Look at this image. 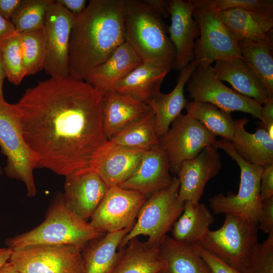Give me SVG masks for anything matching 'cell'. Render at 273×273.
<instances>
[{
    "label": "cell",
    "instance_id": "cell-44",
    "mask_svg": "<svg viewBox=\"0 0 273 273\" xmlns=\"http://www.w3.org/2000/svg\"><path fill=\"white\" fill-rule=\"evenodd\" d=\"M23 0H0V16L11 20Z\"/></svg>",
    "mask_w": 273,
    "mask_h": 273
},
{
    "label": "cell",
    "instance_id": "cell-25",
    "mask_svg": "<svg viewBox=\"0 0 273 273\" xmlns=\"http://www.w3.org/2000/svg\"><path fill=\"white\" fill-rule=\"evenodd\" d=\"M146 151L109 144L107 152L95 171L109 188L119 185L135 172Z\"/></svg>",
    "mask_w": 273,
    "mask_h": 273
},
{
    "label": "cell",
    "instance_id": "cell-21",
    "mask_svg": "<svg viewBox=\"0 0 273 273\" xmlns=\"http://www.w3.org/2000/svg\"><path fill=\"white\" fill-rule=\"evenodd\" d=\"M151 110L144 102L114 90L104 93L103 128L108 140Z\"/></svg>",
    "mask_w": 273,
    "mask_h": 273
},
{
    "label": "cell",
    "instance_id": "cell-11",
    "mask_svg": "<svg viewBox=\"0 0 273 273\" xmlns=\"http://www.w3.org/2000/svg\"><path fill=\"white\" fill-rule=\"evenodd\" d=\"M169 163L170 172L176 175L182 163L213 145L216 136L188 114H180L168 131L159 139Z\"/></svg>",
    "mask_w": 273,
    "mask_h": 273
},
{
    "label": "cell",
    "instance_id": "cell-34",
    "mask_svg": "<svg viewBox=\"0 0 273 273\" xmlns=\"http://www.w3.org/2000/svg\"><path fill=\"white\" fill-rule=\"evenodd\" d=\"M240 55L261 82L270 96H273L272 50L253 41H238Z\"/></svg>",
    "mask_w": 273,
    "mask_h": 273
},
{
    "label": "cell",
    "instance_id": "cell-31",
    "mask_svg": "<svg viewBox=\"0 0 273 273\" xmlns=\"http://www.w3.org/2000/svg\"><path fill=\"white\" fill-rule=\"evenodd\" d=\"M114 146L148 150L159 143L155 117L151 109L108 141Z\"/></svg>",
    "mask_w": 273,
    "mask_h": 273
},
{
    "label": "cell",
    "instance_id": "cell-12",
    "mask_svg": "<svg viewBox=\"0 0 273 273\" xmlns=\"http://www.w3.org/2000/svg\"><path fill=\"white\" fill-rule=\"evenodd\" d=\"M193 17L200 30L194 50L197 66L210 65L214 61L242 58L238 41L212 11L195 8Z\"/></svg>",
    "mask_w": 273,
    "mask_h": 273
},
{
    "label": "cell",
    "instance_id": "cell-41",
    "mask_svg": "<svg viewBox=\"0 0 273 273\" xmlns=\"http://www.w3.org/2000/svg\"><path fill=\"white\" fill-rule=\"evenodd\" d=\"M262 200L273 197V163L264 168L260 184Z\"/></svg>",
    "mask_w": 273,
    "mask_h": 273
},
{
    "label": "cell",
    "instance_id": "cell-24",
    "mask_svg": "<svg viewBox=\"0 0 273 273\" xmlns=\"http://www.w3.org/2000/svg\"><path fill=\"white\" fill-rule=\"evenodd\" d=\"M133 224L88 243L82 251L84 273H112L121 255V243Z\"/></svg>",
    "mask_w": 273,
    "mask_h": 273
},
{
    "label": "cell",
    "instance_id": "cell-32",
    "mask_svg": "<svg viewBox=\"0 0 273 273\" xmlns=\"http://www.w3.org/2000/svg\"><path fill=\"white\" fill-rule=\"evenodd\" d=\"M196 8L212 11L240 9L250 12L267 33H272V0H192Z\"/></svg>",
    "mask_w": 273,
    "mask_h": 273
},
{
    "label": "cell",
    "instance_id": "cell-4",
    "mask_svg": "<svg viewBox=\"0 0 273 273\" xmlns=\"http://www.w3.org/2000/svg\"><path fill=\"white\" fill-rule=\"evenodd\" d=\"M105 234L69 210L65 205L63 195H59L52 203L44 220L39 225L7 239L6 244L12 250L39 245L84 247Z\"/></svg>",
    "mask_w": 273,
    "mask_h": 273
},
{
    "label": "cell",
    "instance_id": "cell-45",
    "mask_svg": "<svg viewBox=\"0 0 273 273\" xmlns=\"http://www.w3.org/2000/svg\"><path fill=\"white\" fill-rule=\"evenodd\" d=\"M56 2L75 15L82 13L86 7L85 0H56Z\"/></svg>",
    "mask_w": 273,
    "mask_h": 273
},
{
    "label": "cell",
    "instance_id": "cell-37",
    "mask_svg": "<svg viewBox=\"0 0 273 273\" xmlns=\"http://www.w3.org/2000/svg\"><path fill=\"white\" fill-rule=\"evenodd\" d=\"M0 53L7 78L11 83L19 85L26 76L19 33L7 36L1 42Z\"/></svg>",
    "mask_w": 273,
    "mask_h": 273
},
{
    "label": "cell",
    "instance_id": "cell-29",
    "mask_svg": "<svg viewBox=\"0 0 273 273\" xmlns=\"http://www.w3.org/2000/svg\"><path fill=\"white\" fill-rule=\"evenodd\" d=\"M212 12L237 41L256 42L273 50L272 33L265 32L250 12L240 9Z\"/></svg>",
    "mask_w": 273,
    "mask_h": 273
},
{
    "label": "cell",
    "instance_id": "cell-20",
    "mask_svg": "<svg viewBox=\"0 0 273 273\" xmlns=\"http://www.w3.org/2000/svg\"><path fill=\"white\" fill-rule=\"evenodd\" d=\"M196 67L197 63L193 60L179 71L177 84L171 92L163 94L160 92L145 103L155 115L156 132L159 139L168 131L185 108L188 102L185 97V86Z\"/></svg>",
    "mask_w": 273,
    "mask_h": 273
},
{
    "label": "cell",
    "instance_id": "cell-8",
    "mask_svg": "<svg viewBox=\"0 0 273 273\" xmlns=\"http://www.w3.org/2000/svg\"><path fill=\"white\" fill-rule=\"evenodd\" d=\"M0 148L6 157L4 169L6 175L23 182L27 196L35 197L33 171L37 168V160L24 139L15 104L7 102L0 103Z\"/></svg>",
    "mask_w": 273,
    "mask_h": 273
},
{
    "label": "cell",
    "instance_id": "cell-14",
    "mask_svg": "<svg viewBox=\"0 0 273 273\" xmlns=\"http://www.w3.org/2000/svg\"><path fill=\"white\" fill-rule=\"evenodd\" d=\"M75 15L53 1L48 7L44 31L47 56L44 70L50 77L69 76V47Z\"/></svg>",
    "mask_w": 273,
    "mask_h": 273
},
{
    "label": "cell",
    "instance_id": "cell-16",
    "mask_svg": "<svg viewBox=\"0 0 273 273\" xmlns=\"http://www.w3.org/2000/svg\"><path fill=\"white\" fill-rule=\"evenodd\" d=\"M195 7L192 0H171L168 27L169 38L175 50L172 68L180 71L194 60V50L200 33L198 23L193 17Z\"/></svg>",
    "mask_w": 273,
    "mask_h": 273
},
{
    "label": "cell",
    "instance_id": "cell-6",
    "mask_svg": "<svg viewBox=\"0 0 273 273\" xmlns=\"http://www.w3.org/2000/svg\"><path fill=\"white\" fill-rule=\"evenodd\" d=\"M179 188L178 178L174 175L168 187L147 199L119 249L123 248L130 240L142 235L148 237L145 243L150 247H160L183 211L185 202L178 200Z\"/></svg>",
    "mask_w": 273,
    "mask_h": 273
},
{
    "label": "cell",
    "instance_id": "cell-15",
    "mask_svg": "<svg viewBox=\"0 0 273 273\" xmlns=\"http://www.w3.org/2000/svg\"><path fill=\"white\" fill-rule=\"evenodd\" d=\"M221 167L220 154L213 145L205 148L194 158L184 161L176 175L179 182V201L199 203L207 183L218 174Z\"/></svg>",
    "mask_w": 273,
    "mask_h": 273
},
{
    "label": "cell",
    "instance_id": "cell-5",
    "mask_svg": "<svg viewBox=\"0 0 273 273\" xmlns=\"http://www.w3.org/2000/svg\"><path fill=\"white\" fill-rule=\"evenodd\" d=\"M225 215L222 225L216 230H209L199 245L241 273H245L258 251V225L239 216Z\"/></svg>",
    "mask_w": 273,
    "mask_h": 273
},
{
    "label": "cell",
    "instance_id": "cell-47",
    "mask_svg": "<svg viewBox=\"0 0 273 273\" xmlns=\"http://www.w3.org/2000/svg\"><path fill=\"white\" fill-rule=\"evenodd\" d=\"M6 77V73L4 67L0 53V103L7 102L4 97L3 89V82L5 78Z\"/></svg>",
    "mask_w": 273,
    "mask_h": 273
},
{
    "label": "cell",
    "instance_id": "cell-27",
    "mask_svg": "<svg viewBox=\"0 0 273 273\" xmlns=\"http://www.w3.org/2000/svg\"><path fill=\"white\" fill-rule=\"evenodd\" d=\"M214 222V217L204 203L185 201L183 211L171 229L172 238L180 243L199 245Z\"/></svg>",
    "mask_w": 273,
    "mask_h": 273
},
{
    "label": "cell",
    "instance_id": "cell-36",
    "mask_svg": "<svg viewBox=\"0 0 273 273\" xmlns=\"http://www.w3.org/2000/svg\"><path fill=\"white\" fill-rule=\"evenodd\" d=\"M54 0H23L11 21L18 33L44 27L48 6Z\"/></svg>",
    "mask_w": 273,
    "mask_h": 273
},
{
    "label": "cell",
    "instance_id": "cell-19",
    "mask_svg": "<svg viewBox=\"0 0 273 273\" xmlns=\"http://www.w3.org/2000/svg\"><path fill=\"white\" fill-rule=\"evenodd\" d=\"M142 61L125 41L83 79L100 92L113 90L115 86Z\"/></svg>",
    "mask_w": 273,
    "mask_h": 273
},
{
    "label": "cell",
    "instance_id": "cell-18",
    "mask_svg": "<svg viewBox=\"0 0 273 273\" xmlns=\"http://www.w3.org/2000/svg\"><path fill=\"white\" fill-rule=\"evenodd\" d=\"M173 177L167 154L159 143L145 152L135 172L118 186L137 191L148 199L168 187Z\"/></svg>",
    "mask_w": 273,
    "mask_h": 273
},
{
    "label": "cell",
    "instance_id": "cell-23",
    "mask_svg": "<svg viewBox=\"0 0 273 273\" xmlns=\"http://www.w3.org/2000/svg\"><path fill=\"white\" fill-rule=\"evenodd\" d=\"M213 69L219 80L229 82L236 92L260 105L272 97L242 58L216 61Z\"/></svg>",
    "mask_w": 273,
    "mask_h": 273
},
{
    "label": "cell",
    "instance_id": "cell-40",
    "mask_svg": "<svg viewBox=\"0 0 273 273\" xmlns=\"http://www.w3.org/2000/svg\"><path fill=\"white\" fill-rule=\"evenodd\" d=\"M258 229L268 235L273 232V197L262 200Z\"/></svg>",
    "mask_w": 273,
    "mask_h": 273
},
{
    "label": "cell",
    "instance_id": "cell-2",
    "mask_svg": "<svg viewBox=\"0 0 273 273\" xmlns=\"http://www.w3.org/2000/svg\"><path fill=\"white\" fill-rule=\"evenodd\" d=\"M125 41L123 0H90L75 15L69 47V75L83 80Z\"/></svg>",
    "mask_w": 273,
    "mask_h": 273
},
{
    "label": "cell",
    "instance_id": "cell-50",
    "mask_svg": "<svg viewBox=\"0 0 273 273\" xmlns=\"http://www.w3.org/2000/svg\"><path fill=\"white\" fill-rule=\"evenodd\" d=\"M3 172H4V170L1 167V166H0V176L3 174Z\"/></svg>",
    "mask_w": 273,
    "mask_h": 273
},
{
    "label": "cell",
    "instance_id": "cell-39",
    "mask_svg": "<svg viewBox=\"0 0 273 273\" xmlns=\"http://www.w3.org/2000/svg\"><path fill=\"white\" fill-rule=\"evenodd\" d=\"M194 247L208 265L211 273H241L201 245Z\"/></svg>",
    "mask_w": 273,
    "mask_h": 273
},
{
    "label": "cell",
    "instance_id": "cell-3",
    "mask_svg": "<svg viewBox=\"0 0 273 273\" xmlns=\"http://www.w3.org/2000/svg\"><path fill=\"white\" fill-rule=\"evenodd\" d=\"M124 38L142 62L171 69L175 50L162 19L143 1L123 0Z\"/></svg>",
    "mask_w": 273,
    "mask_h": 273
},
{
    "label": "cell",
    "instance_id": "cell-13",
    "mask_svg": "<svg viewBox=\"0 0 273 273\" xmlns=\"http://www.w3.org/2000/svg\"><path fill=\"white\" fill-rule=\"evenodd\" d=\"M146 200L137 191L118 185L109 187L89 222L105 233L123 230L135 223Z\"/></svg>",
    "mask_w": 273,
    "mask_h": 273
},
{
    "label": "cell",
    "instance_id": "cell-28",
    "mask_svg": "<svg viewBox=\"0 0 273 273\" xmlns=\"http://www.w3.org/2000/svg\"><path fill=\"white\" fill-rule=\"evenodd\" d=\"M170 70L142 62L118 82L113 90L146 103L160 92L162 82Z\"/></svg>",
    "mask_w": 273,
    "mask_h": 273
},
{
    "label": "cell",
    "instance_id": "cell-43",
    "mask_svg": "<svg viewBox=\"0 0 273 273\" xmlns=\"http://www.w3.org/2000/svg\"><path fill=\"white\" fill-rule=\"evenodd\" d=\"M151 9L162 19L170 17V1L143 0Z\"/></svg>",
    "mask_w": 273,
    "mask_h": 273
},
{
    "label": "cell",
    "instance_id": "cell-38",
    "mask_svg": "<svg viewBox=\"0 0 273 273\" xmlns=\"http://www.w3.org/2000/svg\"><path fill=\"white\" fill-rule=\"evenodd\" d=\"M245 273H273V232L260 243L256 257Z\"/></svg>",
    "mask_w": 273,
    "mask_h": 273
},
{
    "label": "cell",
    "instance_id": "cell-33",
    "mask_svg": "<svg viewBox=\"0 0 273 273\" xmlns=\"http://www.w3.org/2000/svg\"><path fill=\"white\" fill-rule=\"evenodd\" d=\"M185 109L187 113L200 122L215 136L231 141L235 130V120L231 114L208 103L188 102Z\"/></svg>",
    "mask_w": 273,
    "mask_h": 273
},
{
    "label": "cell",
    "instance_id": "cell-17",
    "mask_svg": "<svg viewBox=\"0 0 273 273\" xmlns=\"http://www.w3.org/2000/svg\"><path fill=\"white\" fill-rule=\"evenodd\" d=\"M108 188L95 170L69 174L65 176L64 186L65 205L73 213L87 221Z\"/></svg>",
    "mask_w": 273,
    "mask_h": 273
},
{
    "label": "cell",
    "instance_id": "cell-9",
    "mask_svg": "<svg viewBox=\"0 0 273 273\" xmlns=\"http://www.w3.org/2000/svg\"><path fill=\"white\" fill-rule=\"evenodd\" d=\"M84 247L29 246L13 250L9 261L22 273H84L82 257Z\"/></svg>",
    "mask_w": 273,
    "mask_h": 273
},
{
    "label": "cell",
    "instance_id": "cell-22",
    "mask_svg": "<svg viewBox=\"0 0 273 273\" xmlns=\"http://www.w3.org/2000/svg\"><path fill=\"white\" fill-rule=\"evenodd\" d=\"M249 121L245 117L235 120V133L230 142L243 160L265 168L273 163V139L262 126L254 133L247 131L245 126Z\"/></svg>",
    "mask_w": 273,
    "mask_h": 273
},
{
    "label": "cell",
    "instance_id": "cell-7",
    "mask_svg": "<svg viewBox=\"0 0 273 273\" xmlns=\"http://www.w3.org/2000/svg\"><path fill=\"white\" fill-rule=\"evenodd\" d=\"M214 146L223 150L236 162L240 169V183L237 194L218 193L209 199V205L215 214H233L253 223H258L262 199L260 184L264 168L251 164L241 158L230 141L217 140Z\"/></svg>",
    "mask_w": 273,
    "mask_h": 273
},
{
    "label": "cell",
    "instance_id": "cell-49",
    "mask_svg": "<svg viewBox=\"0 0 273 273\" xmlns=\"http://www.w3.org/2000/svg\"><path fill=\"white\" fill-rule=\"evenodd\" d=\"M0 273H22L10 261L6 262L0 267Z\"/></svg>",
    "mask_w": 273,
    "mask_h": 273
},
{
    "label": "cell",
    "instance_id": "cell-46",
    "mask_svg": "<svg viewBox=\"0 0 273 273\" xmlns=\"http://www.w3.org/2000/svg\"><path fill=\"white\" fill-rule=\"evenodd\" d=\"M17 32L11 20L0 16V43L7 36Z\"/></svg>",
    "mask_w": 273,
    "mask_h": 273
},
{
    "label": "cell",
    "instance_id": "cell-30",
    "mask_svg": "<svg viewBox=\"0 0 273 273\" xmlns=\"http://www.w3.org/2000/svg\"><path fill=\"white\" fill-rule=\"evenodd\" d=\"M160 250L166 262L164 273H211L193 246L166 236Z\"/></svg>",
    "mask_w": 273,
    "mask_h": 273
},
{
    "label": "cell",
    "instance_id": "cell-26",
    "mask_svg": "<svg viewBox=\"0 0 273 273\" xmlns=\"http://www.w3.org/2000/svg\"><path fill=\"white\" fill-rule=\"evenodd\" d=\"M112 273H160L166 262L160 247H150L137 238L128 241Z\"/></svg>",
    "mask_w": 273,
    "mask_h": 273
},
{
    "label": "cell",
    "instance_id": "cell-48",
    "mask_svg": "<svg viewBox=\"0 0 273 273\" xmlns=\"http://www.w3.org/2000/svg\"><path fill=\"white\" fill-rule=\"evenodd\" d=\"M12 253L8 247H0V267L10 260Z\"/></svg>",
    "mask_w": 273,
    "mask_h": 273
},
{
    "label": "cell",
    "instance_id": "cell-42",
    "mask_svg": "<svg viewBox=\"0 0 273 273\" xmlns=\"http://www.w3.org/2000/svg\"><path fill=\"white\" fill-rule=\"evenodd\" d=\"M261 121L262 126L273 139V96L269 97L262 106Z\"/></svg>",
    "mask_w": 273,
    "mask_h": 273
},
{
    "label": "cell",
    "instance_id": "cell-10",
    "mask_svg": "<svg viewBox=\"0 0 273 273\" xmlns=\"http://www.w3.org/2000/svg\"><path fill=\"white\" fill-rule=\"evenodd\" d=\"M191 101L208 103L228 113L240 111L261 120L262 105L224 85L215 76L211 65L197 66L187 82Z\"/></svg>",
    "mask_w": 273,
    "mask_h": 273
},
{
    "label": "cell",
    "instance_id": "cell-1",
    "mask_svg": "<svg viewBox=\"0 0 273 273\" xmlns=\"http://www.w3.org/2000/svg\"><path fill=\"white\" fill-rule=\"evenodd\" d=\"M104 94L69 75L50 77L25 90L15 105L37 168L65 176L95 171L109 147Z\"/></svg>",
    "mask_w": 273,
    "mask_h": 273
},
{
    "label": "cell",
    "instance_id": "cell-35",
    "mask_svg": "<svg viewBox=\"0 0 273 273\" xmlns=\"http://www.w3.org/2000/svg\"><path fill=\"white\" fill-rule=\"evenodd\" d=\"M19 33L26 75H34L44 69L46 63L47 44L44 29Z\"/></svg>",
    "mask_w": 273,
    "mask_h": 273
},
{
    "label": "cell",
    "instance_id": "cell-51",
    "mask_svg": "<svg viewBox=\"0 0 273 273\" xmlns=\"http://www.w3.org/2000/svg\"><path fill=\"white\" fill-rule=\"evenodd\" d=\"M160 273H164V272H163V271H162V272H160Z\"/></svg>",
    "mask_w": 273,
    "mask_h": 273
}]
</instances>
